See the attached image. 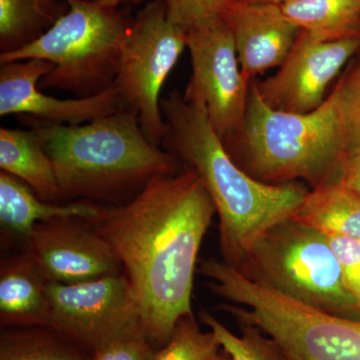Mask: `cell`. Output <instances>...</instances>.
Listing matches in <instances>:
<instances>
[{"label": "cell", "mask_w": 360, "mask_h": 360, "mask_svg": "<svg viewBox=\"0 0 360 360\" xmlns=\"http://www.w3.org/2000/svg\"><path fill=\"white\" fill-rule=\"evenodd\" d=\"M360 49V35L333 41L302 32L274 77L258 84L270 108L292 113L311 112L326 98V89Z\"/></svg>", "instance_id": "cell-11"}, {"label": "cell", "mask_w": 360, "mask_h": 360, "mask_svg": "<svg viewBox=\"0 0 360 360\" xmlns=\"http://www.w3.org/2000/svg\"><path fill=\"white\" fill-rule=\"evenodd\" d=\"M161 146L200 176L219 219L224 262L238 269L269 229L292 219L309 191L297 182L270 184L239 167L208 117L205 103L174 91L160 99Z\"/></svg>", "instance_id": "cell-2"}, {"label": "cell", "mask_w": 360, "mask_h": 360, "mask_svg": "<svg viewBox=\"0 0 360 360\" xmlns=\"http://www.w3.org/2000/svg\"><path fill=\"white\" fill-rule=\"evenodd\" d=\"M224 18L231 27L241 73L248 82L281 66L298 37L300 28L276 2L232 1Z\"/></svg>", "instance_id": "cell-14"}, {"label": "cell", "mask_w": 360, "mask_h": 360, "mask_svg": "<svg viewBox=\"0 0 360 360\" xmlns=\"http://www.w3.org/2000/svg\"><path fill=\"white\" fill-rule=\"evenodd\" d=\"M186 47V33L167 18L165 0H155L137 14L123 41L115 86L122 108L134 113L153 146L165 131L160 91Z\"/></svg>", "instance_id": "cell-8"}, {"label": "cell", "mask_w": 360, "mask_h": 360, "mask_svg": "<svg viewBox=\"0 0 360 360\" xmlns=\"http://www.w3.org/2000/svg\"><path fill=\"white\" fill-rule=\"evenodd\" d=\"M193 65L184 97L205 103L222 141L238 134L245 122L250 82L241 73L231 27L217 18L186 32Z\"/></svg>", "instance_id": "cell-10"}, {"label": "cell", "mask_w": 360, "mask_h": 360, "mask_svg": "<svg viewBox=\"0 0 360 360\" xmlns=\"http://www.w3.org/2000/svg\"><path fill=\"white\" fill-rule=\"evenodd\" d=\"M30 251L4 258L0 265V321L4 326H51L49 283Z\"/></svg>", "instance_id": "cell-15"}, {"label": "cell", "mask_w": 360, "mask_h": 360, "mask_svg": "<svg viewBox=\"0 0 360 360\" xmlns=\"http://www.w3.org/2000/svg\"><path fill=\"white\" fill-rule=\"evenodd\" d=\"M215 213L200 176L187 167L151 179L124 205L103 206L84 219L122 262L151 345H167L180 319L193 314L198 252Z\"/></svg>", "instance_id": "cell-1"}, {"label": "cell", "mask_w": 360, "mask_h": 360, "mask_svg": "<svg viewBox=\"0 0 360 360\" xmlns=\"http://www.w3.org/2000/svg\"><path fill=\"white\" fill-rule=\"evenodd\" d=\"M233 1H243V2H279L283 1V0H233Z\"/></svg>", "instance_id": "cell-30"}, {"label": "cell", "mask_w": 360, "mask_h": 360, "mask_svg": "<svg viewBox=\"0 0 360 360\" xmlns=\"http://www.w3.org/2000/svg\"><path fill=\"white\" fill-rule=\"evenodd\" d=\"M336 174L345 186L360 198V160L342 161Z\"/></svg>", "instance_id": "cell-28"}, {"label": "cell", "mask_w": 360, "mask_h": 360, "mask_svg": "<svg viewBox=\"0 0 360 360\" xmlns=\"http://www.w3.org/2000/svg\"><path fill=\"white\" fill-rule=\"evenodd\" d=\"M200 319L231 360H288L278 343L257 326L239 323L241 335L236 336L205 309Z\"/></svg>", "instance_id": "cell-22"}, {"label": "cell", "mask_w": 360, "mask_h": 360, "mask_svg": "<svg viewBox=\"0 0 360 360\" xmlns=\"http://www.w3.org/2000/svg\"><path fill=\"white\" fill-rule=\"evenodd\" d=\"M53 68L39 58L0 63V115H25L47 122L80 125L123 110L115 84L86 98L58 99L42 94L39 80Z\"/></svg>", "instance_id": "cell-13"}, {"label": "cell", "mask_w": 360, "mask_h": 360, "mask_svg": "<svg viewBox=\"0 0 360 360\" xmlns=\"http://www.w3.org/2000/svg\"><path fill=\"white\" fill-rule=\"evenodd\" d=\"M240 131L248 174L265 184L304 179L315 187L333 176L342 160L336 89L311 112L292 113L270 108L251 82Z\"/></svg>", "instance_id": "cell-4"}, {"label": "cell", "mask_w": 360, "mask_h": 360, "mask_svg": "<svg viewBox=\"0 0 360 360\" xmlns=\"http://www.w3.org/2000/svg\"><path fill=\"white\" fill-rule=\"evenodd\" d=\"M0 168L32 187L40 200L58 203L53 165L37 130L0 129Z\"/></svg>", "instance_id": "cell-17"}, {"label": "cell", "mask_w": 360, "mask_h": 360, "mask_svg": "<svg viewBox=\"0 0 360 360\" xmlns=\"http://www.w3.org/2000/svg\"><path fill=\"white\" fill-rule=\"evenodd\" d=\"M27 248L49 281L80 283L123 272L110 243L84 219L39 222Z\"/></svg>", "instance_id": "cell-12"}, {"label": "cell", "mask_w": 360, "mask_h": 360, "mask_svg": "<svg viewBox=\"0 0 360 360\" xmlns=\"http://www.w3.org/2000/svg\"><path fill=\"white\" fill-rule=\"evenodd\" d=\"M153 352L146 333H139L113 341L94 352L90 360H149Z\"/></svg>", "instance_id": "cell-27"}, {"label": "cell", "mask_w": 360, "mask_h": 360, "mask_svg": "<svg viewBox=\"0 0 360 360\" xmlns=\"http://www.w3.org/2000/svg\"><path fill=\"white\" fill-rule=\"evenodd\" d=\"M51 326L94 354L113 341L144 333L141 309L124 271L65 284L49 281Z\"/></svg>", "instance_id": "cell-9"}, {"label": "cell", "mask_w": 360, "mask_h": 360, "mask_svg": "<svg viewBox=\"0 0 360 360\" xmlns=\"http://www.w3.org/2000/svg\"><path fill=\"white\" fill-rule=\"evenodd\" d=\"M291 219L326 236H343L360 240V198L335 174L309 191Z\"/></svg>", "instance_id": "cell-18"}, {"label": "cell", "mask_w": 360, "mask_h": 360, "mask_svg": "<svg viewBox=\"0 0 360 360\" xmlns=\"http://www.w3.org/2000/svg\"><path fill=\"white\" fill-rule=\"evenodd\" d=\"M125 1H135V0H97L99 4L103 6L110 7V8H115L118 4Z\"/></svg>", "instance_id": "cell-29"}, {"label": "cell", "mask_w": 360, "mask_h": 360, "mask_svg": "<svg viewBox=\"0 0 360 360\" xmlns=\"http://www.w3.org/2000/svg\"><path fill=\"white\" fill-rule=\"evenodd\" d=\"M279 6L293 25L315 39L360 35V0H283Z\"/></svg>", "instance_id": "cell-19"}, {"label": "cell", "mask_w": 360, "mask_h": 360, "mask_svg": "<svg viewBox=\"0 0 360 360\" xmlns=\"http://www.w3.org/2000/svg\"><path fill=\"white\" fill-rule=\"evenodd\" d=\"M89 350L49 326L4 333L0 360H90Z\"/></svg>", "instance_id": "cell-20"}, {"label": "cell", "mask_w": 360, "mask_h": 360, "mask_svg": "<svg viewBox=\"0 0 360 360\" xmlns=\"http://www.w3.org/2000/svg\"><path fill=\"white\" fill-rule=\"evenodd\" d=\"M246 278L296 302L360 321L328 236L288 219L269 229L236 269Z\"/></svg>", "instance_id": "cell-7"}, {"label": "cell", "mask_w": 360, "mask_h": 360, "mask_svg": "<svg viewBox=\"0 0 360 360\" xmlns=\"http://www.w3.org/2000/svg\"><path fill=\"white\" fill-rule=\"evenodd\" d=\"M59 16L46 0H0V49L8 53L32 44Z\"/></svg>", "instance_id": "cell-21"}, {"label": "cell", "mask_w": 360, "mask_h": 360, "mask_svg": "<svg viewBox=\"0 0 360 360\" xmlns=\"http://www.w3.org/2000/svg\"><path fill=\"white\" fill-rule=\"evenodd\" d=\"M68 9L32 44L0 53V63L39 58L53 70L39 89L71 92L77 98L101 94L115 84L123 41L131 23L97 0H65Z\"/></svg>", "instance_id": "cell-6"}, {"label": "cell", "mask_w": 360, "mask_h": 360, "mask_svg": "<svg viewBox=\"0 0 360 360\" xmlns=\"http://www.w3.org/2000/svg\"><path fill=\"white\" fill-rule=\"evenodd\" d=\"M328 238L345 285L360 309V240L343 236H328Z\"/></svg>", "instance_id": "cell-26"}, {"label": "cell", "mask_w": 360, "mask_h": 360, "mask_svg": "<svg viewBox=\"0 0 360 360\" xmlns=\"http://www.w3.org/2000/svg\"><path fill=\"white\" fill-rule=\"evenodd\" d=\"M20 118L41 136L58 180V203L132 200L151 179L179 172V158L150 143L129 111L80 125Z\"/></svg>", "instance_id": "cell-3"}, {"label": "cell", "mask_w": 360, "mask_h": 360, "mask_svg": "<svg viewBox=\"0 0 360 360\" xmlns=\"http://www.w3.org/2000/svg\"><path fill=\"white\" fill-rule=\"evenodd\" d=\"M206 288L231 304L219 309L238 323L257 326L288 360H360V321L314 309L246 278L215 258L198 262Z\"/></svg>", "instance_id": "cell-5"}, {"label": "cell", "mask_w": 360, "mask_h": 360, "mask_svg": "<svg viewBox=\"0 0 360 360\" xmlns=\"http://www.w3.org/2000/svg\"><path fill=\"white\" fill-rule=\"evenodd\" d=\"M219 347L212 331L202 333L189 314L180 319L172 340L149 360H208Z\"/></svg>", "instance_id": "cell-23"}, {"label": "cell", "mask_w": 360, "mask_h": 360, "mask_svg": "<svg viewBox=\"0 0 360 360\" xmlns=\"http://www.w3.org/2000/svg\"><path fill=\"white\" fill-rule=\"evenodd\" d=\"M343 155L340 162L360 160V65L338 82Z\"/></svg>", "instance_id": "cell-24"}, {"label": "cell", "mask_w": 360, "mask_h": 360, "mask_svg": "<svg viewBox=\"0 0 360 360\" xmlns=\"http://www.w3.org/2000/svg\"><path fill=\"white\" fill-rule=\"evenodd\" d=\"M208 360H231L229 359V357L227 356V354H225V355H220L219 352H217V354L213 355L212 357H210Z\"/></svg>", "instance_id": "cell-31"}, {"label": "cell", "mask_w": 360, "mask_h": 360, "mask_svg": "<svg viewBox=\"0 0 360 360\" xmlns=\"http://www.w3.org/2000/svg\"><path fill=\"white\" fill-rule=\"evenodd\" d=\"M103 205L79 200L53 203L40 200L34 191L13 175L0 172V224L2 231L25 239L27 245L33 229L39 222L53 219H92Z\"/></svg>", "instance_id": "cell-16"}, {"label": "cell", "mask_w": 360, "mask_h": 360, "mask_svg": "<svg viewBox=\"0 0 360 360\" xmlns=\"http://www.w3.org/2000/svg\"><path fill=\"white\" fill-rule=\"evenodd\" d=\"M233 0H165L168 20L184 32L224 18Z\"/></svg>", "instance_id": "cell-25"}]
</instances>
